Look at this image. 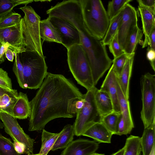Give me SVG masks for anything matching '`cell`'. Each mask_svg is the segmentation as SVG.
Wrapping results in <instances>:
<instances>
[{"instance_id": "cell-32", "label": "cell", "mask_w": 155, "mask_h": 155, "mask_svg": "<svg viewBox=\"0 0 155 155\" xmlns=\"http://www.w3.org/2000/svg\"><path fill=\"white\" fill-rule=\"evenodd\" d=\"M0 155H20L15 150L10 139L0 134Z\"/></svg>"}, {"instance_id": "cell-36", "label": "cell", "mask_w": 155, "mask_h": 155, "mask_svg": "<svg viewBox=\"0 0 155 155\" xmlns=\"http://www.w3.org/2000/svg\"><path fill=\"white\" fill-rule=\"evenodd\" d=\"M108 45L110 51L112 54L114 58L125 53L118 42L117 32Z\"/></svg>"}, {"instance_id": "cell-38", "label": "cell", "mask_w": 155, "mask_h": 155, "mask_svg": "<svg viewBox=\"0 0 155 155\" xmlns=\"http://www.w3.org/2000/svg\"><path fill=\"white\" fill-rule=\"evenodd\" d=\"M146 57L149 61L152 69L155 71V50L149 49L147 50Z\"/></svg>"}, {"instance_id": "cell-12", "label": "cell", "mask_w": 155, "mask_h": 155, "mask_svg": "<svg viewBox=\"0 0 155 155\" xmlns=\"http://www.w3.org/2000/svg\"><path fill=\"white\" fill-rule=\"evenodd\" d=\"M99 146V143L95 140L79 139L73 140L60 155H90L95 153Z\"/></svg>"}, {"instance_id": "cell-39", "label": "cell", "mask_w": 155, "mask_h": 155, "mask_svg": "<svg viewBox=\"0 0 155 155\" xmlns=\"http://www.w3.org/2000/svg\"><path fill=\"white\" fill-rule=\"evenodd\" d=\"M155 50V28L153 30L150 36L147 50Z\"/></svg>"}, {"instance_id": "cell-43", "label": "cell", "mask_w": 155, "mask_h": 155, "mask_svg": "<svg viewBox=\"0 0 155 155\" xmlns=\"http://www.w3.org/2000/svg\"><path fill=\"white\" fill-rule=\"evenodd\" d=\"M124 151V146L121 149L118 150L117 152L111 155H123Z\"/></svg>"}, {"instance_id": "cell-33", "label": "cell", "mask_w": 155, "mask_h": 155, "mask_svg": "<svg viewBox=\"0 0 155 155\" xmlns=\"http://www.w3.org/2000/svg\"><path fill=\"white\" fill-rule=\"evenodd\" d=\"M0 87L8 91L15 97H17L18 95L17 91L13 89L12 81L7 72L0 68Z\"/></svg>"}, {"instance_id": "cell-44", "label": "cell", "mask_w": 155, "mask_h": 155, "mask_svg": "<svg viewBox=\"0 0 155 155\" xmlns=\"http://www.w3.org/2000/svg\"><path fill=\"white\" fill-rule=\"evenodd\" d=\"M5 93L12 94L11 93H10L8 91L0 87V96H1V95H2L3 94H5Z\"/></svg>"}, {"instance_id": "cell-28", "label": "cell", "mask_w": 155, "mask_h": 155, "mask_svg": "<svg viewBox=\"0 0 155 155\" xmlns=\"http://www.w3.org/2000/svg\"><path fill=\"white\" fill-rule=\"evenodd\" d=\"M34 1L31 0H0V17L11 12L15 6L31 3Z\"/></svg>"}, {"instance_id": "cell-3", "label": "cell", "mask_w": 155, "mask_h": 155, "mask_svg": "<svg viewBox=\"0 0 155 155\" xmlns=\"http://www.w3.org/2000/svg\"><path fill=\"white\" fill-rule=\"evenodd\" d=\"M19 54L23 68L25 89L39 88L48 73L45 57L35 51H25Z\"/></svg>"}, {"instance_id": "cell-40", "label": "cell", "mask_w": 155, "mask_h": 155, "mask_svg": "<svg viewBox=\"0 0 155 155\" xmlns=\"http://www.w3.org/2000/svg\"><path fill=\"white\" fill-rule=\"evenodd\" d=\"M13 144L16 151L20 154L25 153V145L15 140H13Z\"/></svg>"}, {"instance_id": "cell-23", "label": "cell", "mask_w": 155, "mask_h": 155, "mask_svg": "<svg viewBox=\"0 0 155 155\" xmlns=\"http://www.w3.org/2000/svg\"><path fill=\"white\" fill-rule=\"evenodd\" d=\"M59 134V133H52L44 129L43 130L41 135V146L39 153L42 155H47L51 150Z\"/></svg>"}, {"instance_id": "cell-45", "label": "cell", "mask_w": 155, "mask_h": 155, "mask_svg": "<svg viewBox=\"0 0 155 155\" xmlns=\"http://www.w3.org/2000/svg\"><path fill=\"white\" fill-rule=\"evenodd\" d=\"M155 145H154L149 155H155Z\"/></svg>"}, {"instance_id": "cell-19", "label": "cell", "mask_w": 155, "mask_h": 155, "mask_svg": "<svg viewBox=\"0 0 155 155\" xmlns=\"http://www.w3.org/2000/svg\"><path fill=\"white\" fill-rule=\"evenodd\" d=\"M94 98L100 117L114 111L111 100L106 92L97 88Z\"/></svg>"}, {"instance_id": "cell-48", "label": "cell", "mask_w": 155, "mask_h": 155, "mask_svg": "<svg viewBox=\"0 0 155 155\" xmlns=\"http://www.w3.org/2000/svg\"><path fill=\"white\" fill-rule=\"evenodd\" d=\"M31 155H42L39 153L38 154H33Z\"/></svg>"}, {"instance_id": "cell-20", "label": "cell", "mask_w": 155, "mask_h": 155, "mask_svg": "<svg viewBox=\"0 0 155 155\" xmlns=\"http://www.w3.org/2000/svg\"><path fill=\"white\" fill-rule=\"evenodd\" d=\"M40 38L44 41L61 44L59 35L48 18L41 20L39 24Z\"/></svg>"}, {"instance_id": "cell-18", "label": "cell", "mask_w": 155, "mask_h": 155, "mask_svg": "<svg viewBox=\"0 0 155 155\" xmlns=\"http://www.w3.org/2000/svg\"><path fill=\"white\" fill-rule=\"evenodd\" d=\"M31 107L26 94L20 92L13 106L12 116L16 119H23L29 117Z\"/></svg>"}, {"instance_id": "cell-4", "label": "cell", "mask_w": 155, "mask_h": 155, "mask_svg": "<svg viewBox=\"0 0 155 155\" xmlns=\"http://www.w3.org/2000/svg\"><path fill=\"white\" fill-rule=\"evenodd\" d=\"M67 49L69 68L78 83L87 90L94 85L91 68L84 50L80 44H75Z\"/></svg>"}, {"instance_id": "cell-27", "label": "cell", "mask_w": 155, "mask_h": 155, "mask_svg": "<svg viewBox=\"0 0 155 155\" xmlns=\"http://www.w3.org/2000/svg\"><path fill=\"white\" fill-rule=\"evenodd\" d=\"M142 30L136 27L130 35L124 49L125 53L129 55L135 52L136 46L143 35Z\"/></svg>"}, {"instance_id": "cell-5", "label": "cell", "mask_w": 155, "mask_h": 155, "mask_svg": "<svg viewBox=\"0 0 155 155\" xmlns=\"http://www.w3.org/2000/svg\"><path fill=\"white\" fill-rule=\"evenodd\" d=\"M24 15L21 19L23 41L25 51L37 52L44 56L42 45L40 38L39 24L40 17L30 6L25 5L19 8Z\"/></svg>"}, {"instance_id": "cell-47", "label": "cell", "mask_w": 155, "mask_h": 155, "mask_svg": "<svg viewBox=\"0 0 155 155\" xmlns=\"http://www.w3.org/2000/svg\"><path fill=\"white\" fill-rule=\"evenodd\" d=\"M4 127L3 123H2L0 121V128H2Z\"/></svg>"}, {"instance_id": "cell-16", "label": "cell", "mask_w": 155, "mask_h": 155, "mask_svg": "<svg viewBox=\"0 0 155 155\" xmlns=\"http://www.w3.org/2000/svg\"><path fill=\"white\" fill-rule=\"evenodd\" d=\"M117 88L120 113L124 121L126 135L130 134L134 127L129 100L125 97L117 78Z\"/></svg>"}, {"instance_id": "cell-1", "label": "cell", "mask_w": 155, "mask_h": 155, "mask_svg": "<svg viewBox=\"0 0 155 155\" xmlns=\"http://www.w3.org/2000/svg\"><path fill=\"white\" fill-rule=\"evenodd\" d=\"M84 94L70 79L48 73L34 97L29 101L31 113L28 130L41 131L49 121L76 116L75 104Z\"/></svg>"}, {"instance_id": "cell-49", "label": "cell", "mask_w": 155, "mask_h": 155, "mask_svg": "<svg viewBox=\"0 0 155 155\" xmlns=\"http://www.w3.org/2000/svg\"><path fill=\"white\" fill-rule=\"evenodd\" d=\"M1 45H2V44L0 42V47L1 46Z\"/></svg>"}, {"instance_id": "cell-8", "label": "cell", "mask_w": 155, "mask_h": 155, "mask_svg": "<svg viewBox=\"0 0 155 155\" xmlns=\"http://www.w3.org/2000/svg\"><path fill=\"white\" fill-rule=\"evenodd\" d=\"M0 120L2 121L5 131L11 137L13 140H15L25 145V153L27 155L33 154L35 140L25 133L16 119L7 113L0 111Z\"/></svg>"}, {"instance_id": "cell-46", "label": "cell", "mask_w": 155, "mask_h": 155, "mask_svg": "<svg viewBox=\"0 0 155 155\" xmlns=\"http://www.w3.org/2000/svg\"><path fill=\"white\" fill-rule=\"evenodd\" d=\"M90 155H105V154H104L99 153H94Z\"/></svg>"}, {"instance_id": "cell-31", "label": "cell", "mask_w": 155, "mask_h": 155, "mask_svg": "<svg viewBox=\"0 0 155 155\" xmlns=\"http://www.w3.org/2000/svg\"><path fill=\"white\" fill-rule=\"evenodd\" d=\"M17 97L7 93L0 96V111L5 112L12 115V109Z\"/></svg>"}, {"instance_id": "cell-14", "label": "cell", "mask_w": 155, "mask_h": 155, "mask_svg": "<svg viewBox=\"0 0 155 155\" xmlns=\"http://www.w3.org/2000/svg\"><path fill=\"white\" fill-rule=\"evenodd\" d=\"M117 76L111 65L103 81L100 90L106 92L110 97L114 111L120 113L117 88Z\"/></svg>"}, {"instance_id": "cell-34", "label": "cell", "mask_w": 155, "mask_h": 155, "mask_svg": "<svg viewBox=\"0 0 155 155\" xmlns=\"http://www.w3.org/2000/svg\"><path fill=\"white\" fill-rule=\"evenodd\" d=\"M12 70L16 76L19 86L21 88L25 89L23 68L19 59V53H16L15 56V60L13 66Z\"/></svg>"}, {"instance_id": "cell-15", "label": "cell", "mask_w": 155, "mask_h": 155, "mask_svg": "<svg viewBox=\"0 0 155 155\" xmlns=\"http://www.w3.org/2000/svg\"><path fill=\"white\" fill-rule=\"evenodd\" d=\"M113 134L101 122H94L85 131L82 136L91 137L99 143H110Z\"/></svg>"}, {"instance_id": "cell-26", "label": "cell", "mask_w": 155, "mask_h": 155, "mask_svg": "<svg viewBox=\"0 0 155 155\" xmlns=\"http://www.w3.org/2000/svg\"><path fill=\"white\" fill-rule=\"evenodd\" d=\"M121 116V113L114 111L100 117L101 122L112 134H116L118 122Z\"/></svg>"}, {"instance_id": "cell-37", "label": "cell", "mask_w": 155, "mask_h": 155, "mask_svg": "<svg viewBox=\"0 0 155 155\" xmlns=\"http://www.w3.org/2000/svg\"><path fill=\"white\" fill-rule=\"evenodd\" d=\"M0 47V64L4 62L5 60V52L7 49L9 48L11 49V46L10 45L6 42L2 43Z\"/></svg>"}, {"instance_id": "cell-13", "label": "cell", "mask_w": 155, "mask_h": 155, "mask_svg": "<svg viewBox=\"0 0 155 155\" xmlns=\"http://www.w3.org/2000/svg\"><path fill=\"white\" fill-rule=\"evenodd\" d=\"M138 3V10L141 18L143 33L144 39L142 44V48L147 46L150 35L155 28V8L145 7Z\"/></svg>"}, {"instance_id": "cell-25", "label": "cell", "mask_w": 155, "mask_h": 155, "mask_svg": "<svg viewBox=\"0 0 155 155\" xmlns=\"http://www.w3.org/2000/svg\"><path fill=\"white\" fill-rule=\"evenodd\" d=\"M123 155H141L140 137L130 135L126 140Z\"/></svg>"}, {"instance_id": "cell-41", "label": "cell", "mask_w": 155, "mask_h": 155, "mask_svg": "<svg viewBox=\"0 0 155 155\" xmlns=\"http://www.w3.org/2000/svg\"><path fill=\"white\" fill-rule=\"evenodd\" d=\"M137 1L145 7L150 8H155V0H137Z\"/></svg>"}, {"instance_id": "cell-11", "label": "cell", "mask_w": 155, "mask_h": 155, "mask_svg": "<svg viewBox=\"0 0 155 155\" xmlns=\"http://www.w3.org/2000/svg\"><path fill=\"white\" fill-rule=\"evenodd\" d=\"M0 42L1 43H8L11 46V50L16 53L25 51L21 22L16 25L0 29Z\"/></svg>"}, {"instance_id": "cell-10", "label": "cell", "mask_w": 155, "mask_h": 155, "mask_svg": "<svg viewBox=\"0 0 155 155\" xmlns=\"http://www.w3.org/2000/svg\"><path fill=\"white\" fill-rule=\"evenodd\" d=\"M48 18L59 35L61 44L67 49L75 44H81L79 32L71 23L57 17Z\"/></svg>"}, {"instance_id": "cell-22", "label": "cell", "mask_w": 155, "mask_h": 155, "mask_svg": "<svg viewBox=\"0 0 155 155\" xmlns=\"http://www.w3.org/2000/svg\"><path fill=\"white\" fill-rule=\"evenodd\" d=\"M155 122L144 129L140 137L142 155H149L155 144Z\"/></svg>"}, {"instance_id": "cell-2", "label": "cell", "mask_w": 155, "mask_h": 155, "mask_svg": "<svg viewBox=\"0 0 155 155\" xmlns=\"http://www.w3.org/2000/svg\"><path fill=\"white\" fill-rule=\"evenodd\" d=\"M84 23L90 32L102 40L108 28L110 20L100 0H79Z\"/></svg>"}, {"instance_id": "cell-6", "label": "cell", "mask_w": 155, "mask_h": 155, "mask_svg": "<svg viewBox=\"0 0 155 155\" xmlns=\"http://www.w3.org/2000/svg\"><path fill=\"white\" fill-rule=\"evenodd\" d=\"M142 107L140 118L146 128L155 122V75L147 72L140 79Z\"/></svg>"}, {"instance_id": "cell-24", "label": "cell", "mask_w": 155, "mask_h": 155, "mask_svg": "<svg viewBox=\"0 0 155 155\" xmlns=\"http://www.w3.org/2000/svg\"><path fill=\"white\" fill-rule=\"evenodd\" d=\"M123 9L110 20L109 25L107 30L104 38L101 40L103 44L105 46L109 45L117 32L122 18Z\"/></svg>"}, {"instance_id": "cell-29", "label": "cell", "mask_w": 155, "mask_h": 155, "mask_svg": "<svg viewBox=\"0 0 155 155\" xmlns=\"http://www.w3.org/2000/svg\"><path fill=\"white\" fill-rule=\"evenodd\" d=\"M132 1V0H113L109 1L107 12L110 20L118 14L126 4Z\"/></svg>"}, {"instance_id": "cell-7", "label": "cell", "mask_w": 155, "mask_h": 155, "mask_svg": "<svg viewBox=\"0 0 155 155\" xmlns=\"http://www.w3.org/2000/svg\"><path fill=\"white\" fill-rule=\"evenodd\" d=\"M97 88L95 87L87 91L84 94V104L76 112V117L73 125L74 135H82L85 131L94 122L99 116L94 98Z\"/></svg>"}, {"instance_id": "cell-42", "label": "cell", "mask_w": 155, "mask_h": 155, "mask_svg": "<svg viewBox=\"0 0 155 155\" xmlns=\"http://www.w3.org/2000/svg\"><path fill=\"white\" fill-rule=\"evenodd\" d=\"M16 53L8 48L5 52V56L7 59L11 62H12L14 59V57L15 56Z\"/></svg>"}, {"instance_id": "cell-17", "label": "cell", "mask_w": 155, "mask_h": 155, "mask_svg": "<svg viewBox=\"0 0 155 155\" xmlns=\"http://www.w3.org/2000/svg\"><path fill=\"white\" fill-rule=\"evenodd\" d=\"M135 52L128 55L120 76L117 78L125 98L129 100L130 80L131 77Z\"/></svg>"}, {"instance_id": "cell-9", "label": "cell", "mask_w": 155, "mask_h": 155, "mask_svg": "<svg viewBox=\"0 0 155 155\" xmlns=\"http://www.w3.org/2000/svg\"><path fill=\"white\" fill-rule=\"evenodd\" d=\"M123 12L117 34L118 42L124 51L130 35L138 25L137 12L134 7L128 3L124 7Z\"/></svg>"}, {"instance_id": "cell-21", "label": "cell", "mask_w": 155, "mask_h": 155, "mask_svg": "<svg viewBox=\"0 0 155 155\" xmlns=\"http://www.w3.org/2000/svg\"><path fill=\"white\" fill-rule=\"evenodd\" d=\"M74 135L73 125H65L59 132L51 150L54 151L58 149H64L73 140Z\"/></svg>"}, {"instance_id": "cell-35", "label": "cell", "mask_w": 155, "mask_h": 155, "mask_svg": "<svg viewBox=\"0 0 155 155\" xmlns=\"http://www.w3.org/2000/svg\"><path fill=\"white\" fill-rule=\"evenodd\" d=\"M124 53L112 60V64L114 71L117 77H119L125 64L128 56Z\"/></svg>"}, {"instance_id": "cell-30", "label": "cell", "mask_w": 155, "mask_h": 155, "mask_svg": "<svg viewBox=\"0 0 155 155\" xmlns=\"http://www.w3.org/2000/svg\"><path fill=\"white\" fill-rule=\"evenodd\" d=\"M20 14L12 11L0 17V29L10 27L20 23Z\"/></svg>"}]
</instances>
